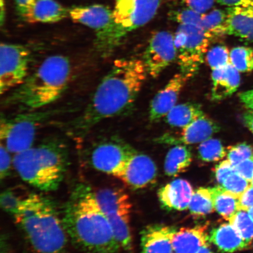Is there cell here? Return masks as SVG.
Masks as SVG:
<instances>
[{
    "label": "cell",
    "instance_id": "4",
    "mask_svg": "<svg viewBox=\"0 0 253 253\" xmlns=\"http://www.w3.org/2000/svg\"><path fill=\"white\" fill-rule=\"evenodd\" d=\"M67 57H48L23 84L10 91L3 104L23 110H36L56 102L64 93L71 74Z\"/></svg>",
    "mask_w": 253,
    "mask_h": 253
},
{
    "label": "cell",
    "instance_id": "22",
    "mask_svg": "<svg viewBox=\"0 0 253 253\" xmlns=\"http://www.w3.org/2000/svg\"><path fill=\"white\" fill-rule=\"evenodd\" d=\"M69 16V10L55 0H37L24 18L31 23H54Z\"/></svg>",
    "mask_w": 253,
    "mask_h": 253
},
{
    "label": "cell",
    "instance_id": "18",
    "mask_svg": "<svg viewBox=\"0 0 253 253\" xmlns=\"http://www.w3.org/2000/svg\"><path fill=\"white\" fill-rule=\"evenodd\" d=\"M176 230L161 224L145 227L141 232V253H173L172 239Z\"/></svg>",
    "mask_w": 253,
    "mask_h": 253
},
{
    "label": "cell",
    "instance_id": "34",
    "mask_svg": "<svg viewBox=\"0 0 253 253\" xmlns=\"http://www.w3.org/2000/svg\"><path fill=\"white\" fill-rule=\"evenodd\" d=\"M251 183L235 171L230 174L220 186L227 192L239 198L240 196L251 185Z\"/></svg>",
    "mask_w": 253,
    "mask_h": 253
},
{
    "label": "cell",
    "instance_id": "20",
    "mask_svg": "<svg viewBox=\"0 0 253 253\" xmlns=\"http://www.w3.org/2000/svg\"><path fill=\"white\" fill-rule=\"evenodd\" d=\"M208 224L193 227H183L176 230L172 239L175 253H197L203 247L210 245Z\"/></svg>",
    "mask_w": 253,
    "mask_h": 253
},
{
    "label": "cell",
    "instance_id": "30",
    "mask_svg": "<svg viewBox=\"0 0 253 253\" xmlns=\"http://www.w3.org/2000/svg\"><path fill=\"white\" fill-rule=\"evenodd\" d=\"M198 157L204 162H215L227 156V151L217 139L210 138L201 142L198 148Z\"/></svg>",
    "mask_w": 253,
    "mask_h": 253
},
{
    "label": "cell",
    "instance_id": "33",
    "mask_svg": "<svg viewBox=\"0 0 253 253\" xmlns=\"http://www.w3.org/2000/svg\"><path fill=\"white\" fill-rule=\"evenodd\" d=\"M206 59L212 71L223 68L230 63L229 50L224 45L213 46L209 49Z\"/></svg>",
    "mask_w": 253,
    "mask_h": 253
},
{
    "label": "cell",
    "instance_id": "40",
    "mask_svg": "<svg viewBox=\"0 0 253 253\" xmlns=\"http://www.w3.org/2000/svg\"><path fill=\"white\" fill-rule=\"evenodd\" d=\"M235 169L240 175L251 182L253 178V156L238 164Z\"/></svg>",
    "mask_w": 253,
    "mask_h": 253
},
{
    "label": "cell",
    "instance_id": "26",
    "mask_svg": "<svg viewBox=\"0 0 253 253\" xmlns=\"http://www.w3.org/2000/svg\"><path fill=\"white\" fill-rule=\"evenodd\" d=\"M214 210L224 219L228 220L239 209V197L227 192L219 185L210 188Z\"/></svg>",
    "mask_w": 253,
    "mask_h": 253
},
{
    "label": "cell",
    "instance_id": "10",
    "mask_svg": "<svg viewBox=\"0 0 253 253\" xmlns=\"http://www.w3.org/2000/svg\"><path fill=\"white\" fill-rule=\"evenodd\" d=\"M137 153L130 145L116 137L97 141L87 150L86 161L93 169L116 177Z\"/></svg>",
    "mask_w": 253,
    "mask_h": 253
},
{
    "label": "cell",
    "instance_id": "15",
    "mask_svg": "<svg viewBox=\"0 0 253 253\" xmlns=\"http://www.w3.org/2000/svg\"><path fill=\"white\" fill-rule=\"evenodd\" d=\"M217 123L205 115L183 128L178 136L164 134L156 139L158 143L170 145H190L201 143L220 131Z\"/></svg>",
    "mask_w": 253,
    "mask_h": 253
},
{
    "label": "cell",
    "instance_id": "1",
    "mask_svg": "<svg viewBox=\"0 0 253 253\" xmlns=\"http://www.w3.org/2000/svg\"><path fill=\"white\" fill-rule=\"evenodd\" d=\"M147 74L141 60H116L98 85L86 109L71 123L72 134L84 137L100 122L127 112L133 106Z\"/></svg>",
    "mask_w": 253,
    "mask_h": 253
},
{
    "label": "cell",
    "instance_id": "42",
    "mask_svg": "<svg viewBox=\"0 0 253 253\" xmlns=\"http://www.w3.org/2000/svg\"><path fill=\"white\" fill-rule=\"evenodd\" d=\"M37 0H15L19 14L25 18Z\"/></svg>",
    "mask_w": 253,
    "mask_h": 253
},
{
    "label": "cell",
    "instance_id": "43",
    "mask_svg": "<svg viewBox=\"0 0 253 253\" xmlns=\"http://www.w3.org/2000/svg\"><path fill=\"white\" fill-rule=\"evenodd\" d=\"M239 98L247 108L249 110H253V89L240 93Z\"/></svg>",
    "mask_w": 253,
    "mask_h": 253
},
{
    "label": "cell",
    "instance_id": "23",
    "mask_svg": "<svg viewBox=\"0 0 253 253\" xmlns=\"http://www.w3.org/2000/svg\"><path fill=\"white\" fill-rule=\"evenodd\" d=\"M210 241L219 251L224 253H232L243 251L249 245L232 224L222 223L211 229Z\"/></svg>",
    "mask_w": 253,
    "mask_h": 253
},
{
    "label": "cell",
    "instance_id": "50",
    "mask_svg": "<svg viewBox=\"0 0 253 253\" xmlns=\"http://www.w3.org/2000/svg\"><path fill=\"white\" fill-rule=\"evenodd\" d=\"M251 185L253 186V178L252 181L251 182Z\"/></svg>",
    "mask_w": 253,
    "mask_h": 253
},
{
    "label": "cell",
    "instance_id": "16",
    "mask_svg": "<svg viewBox=\"0 0 253 253\" xmlns=\"http://www.w3.org/2000/svg\"><path fill=\"white\" fill-rule=\"evenodd\" d=\"M188 79L181 73L176 74L165 87L161 90L152 100L150 107V120L157 122L176 105L177 101L183 86Z\"/></svg>",
    "mask_w": 253,
    "mask_h": 253
},
{
    "label": "cell",
    "instance_id": "11",
    "mask_svg": "<svg viewBox=\"0 0 253 253\" xmlns=\"http://www.w3.org/2000/svg\"><path fill=\"white\" fill-rule=\"evenodd\" d=\"M31 52L20 44L3 43L0 46V93L14 89L28 77Z\"/></svg>",
    "mask_w": 253,
    "mask_h": 253
},
{
    "label": "cell",
    "instance_id": "37",
    "mask_svg": "<svg viewBox=\"0 0 253 253\" xmlns=\"http://www.w3.org/2000/svg\"><path fill=\"white\" fill-rule=\"evenodd\" d=\"M11 153L4 145L1 144L0 147V178L4 179L9 176L11 169L13 166V159Z\"/></svg>",
    "mask_w": 253,
    "mask_h": 253
},
{
    "label": "cell",
    "instance_id": "32",
    "mask_svg": "<svg viewBox=\"0 0 253 253\" xmlns=\"http://www.w3.org/2000/svg\"><path fill=\"white\" fill-rule=\"evenodd\" d=\"M244 241L249 245L253 240V220L246 211L239 210L229 220Z\"/></svg>",
    "mask_w": 253,
    "mask_h": 253
},
{
    "label": "cell",
    "instance_id": "29",
    "mask_svg": "<svg viewBox=\"0 0 253 253\" xmlns=\"http://www.w3.org/2000/svg\"><path fill=\"white\" fill-rule=\"evenodd\" d=\"M227 12L220 9L204 14L202 28L210 33L213 38L227 35Z\"/></svg>",
    "mask_w": 253,
    "mask_h": 253
},
{
    "label": "cell",
    "instance_id": "48",
    "mask_svg": "<svg viewBox=\"0 0 253 253\" xmlns=\"http://www.w3.org/2000/svg\"><path fill=\"white\" fill-rule=\"evenodd\" d=\"M4 0H1V5H0V6H1V24H2V23H3V20H4V14H5V12H4Z\"/></svg>",
    "mask_w": 253,
    "mask_h": 253
},
{
    "label": "cell",
    "instance_id": "27",
    "mask_svg": "<svg viewBox=\"0 0 253 253\" xmlns=\"http://www.w3.org/2000/svg\"><path fill=\"white\" fill-rule=\"evenodd\" d=\"M30 194L31 193L23 186H16L5 189L0 196V205L2 210L14 216Z\"/></svg>",
    "mask_w": 253,
    "mask_h": 253
},
{
    "label": "cell",
    "instance_id": "39",
    "mask_svg": "<svg viewBox=\"0 0 253 253\" xmlns=\"http://www.w3.org/2000/svg\"><path fill=\"white\" fill-rule=\"evenodd\" d=\"M192 9L200 14L205 12L212 8L215 0H178Z\"/></svg>",
    "mask_w": 253,
    "mask_h": 253
},
{
    "label": "cell",
    "instance_id": "38",
    "mask_svg": "<svg viewBox=\"0 0 253 253\" xmlns=\"http://www.w3.org/2000/svg\"><path fill=\"white\" fill-rule=\"evenodd\" d=\"M236 171L235 167L230 163L228 160L221 161L213 169L215 178L218 183V185L220 186L224 180L228 177L230 174Z\"/></svg>",
    "mask_w": 253,
    "mask_h": 253
},
{
    "label": "cell",
    "instance_id": "24",
    "mask_svg": "<svg viewBox=\"0 0 253 253\" xmlns=\"http://www.w3.org/2000/svg\"><path fill=\"white\" fill-rule=\"evenodd\" d=\"M204 115L200 104L186 103L177 104L167 114L166 120L170 126L183 128Z\"/></svg>",
    "mask_w": 253,
    "mask_h": 253
},
{
    "label": "cell",
    "instance_id": "35",
    "mask_svg": "<svg viewBox=\"0 0 253 253\" xmlns=\"http://www.w3.org/2000/svg\"><path fill=\"white\" fill-rule=\"evenodd\" d=\"M253 156V148L246 143L239 144L229 148L227 151V160L236 167L248 158Z\"/></svg>",
    "mask_w": 253,
    "mask_h": 253
},
{
    "label": "cell",
    "instance_id": "44",
    "mask_svg": "<svg viewBox=\"0 0 253 253\" xmlns=\"http://www.w3.org/2000/svg\"><path fill=\"white\" fill-rule=\"evenodd\" d=\"M217 2L228 7H239L249 4L253 0H216Z\"/></svg>",
    "mask_w": 253,
    "mask_h": 253
},
{
    "label": "cell",
    "instance_id": "46",
    "mask_svg": "<svg viewBox=\"0 0 253 253\" xmlns=\"http://www.w3.org/2000/svg\"><path fill=\"white\" fill-rule=\"evenodd\" d=\"M9 243L7 239L4 236V238L1 237V253H8Z\"/></svg>",
    "mask_w": 253,
    "mask_h": 253
},
{
    "label": "cell",
    "instance_id": "17",
    "mask_svg": "<svg viewBox=\"0 0 253 253\" xmlns=\"http://www.w3.org/2000/svg\"><path fill=\"white\" fill-rule=\"evenodd\" d=\"M194 192L191 183L185 179H178L159 189L158 197L165 210L183 211L188 209Z\"/></svg>",
    "mask_w": 253,
    "mask_h": 253
},
{
    "label": "cell",
    "instance_id": "45",
    "mask_svg": "<svg viewBox=\"0 0 253 253\" xmlns=\"http://www.w3.org/2000/svg\"><path fill=\"white\" fill-rule=\"evenodd\" d=\"M244 121L245 125L253 134V110H249L245 113Z\"/></svg>",
    "mask_w": 253,
    "mask_h": 253
},
{
    "label": "cell",
    "instance_id": "47",
    "mask_svg": "<svg viewBox=\"0 0 253 253\" xmlns=\"http://www.w3.org/2000/svg\"><path fill=\"white\" fill-rule=\"evenodd\" d=\"M197 253H214L210 248V245H207L201 248Z\"/></svg>",
    "mask_w": 253,
    "mask_h": 253
},
{
    "label": "cell",
    "instance_id": "3",
    "mask_svg": "<svg viewBox=\"0 0 253 253\" xmlns=\"http://www.w3.org/2000/svg\"><path fill=\"white\" fill-rule=\"evenodd\" d=\"M13 217L35 252H65L69 238L62 215L51 199L31 193Z\"/></svg>",
    "mask_w": 253,
    "mask_h": 253
},
{
    "label": "cell",
    "instance_id": "31",
    "mask_svg": "<svg viewBox=\"0 0 253 253\" xmlns=\"http://www.w3.org/2000/svg\"><path fill=\"white\" fill-rule=\"evenodd\" d=\"M230 61L239 72H250L253 70V49L240 46L234 47L230 52Z\"/></svg>",
    "mask_w": 253,
    "mask_h": 253
},
{
    "label": "cell",
    "instance_id": "2",
    "mask_svg": "<svg viewBox=\"0 0 253 253\" xmlns=\"http://www.w3.org/2000/svg\"><path fill=\"white\" fill-rule=\"evenodd\" d=\"M62 215L68 238L82 253H118L122 249L89 186L75 188Z\"/></svg>",
    "mask_w": 253,
    "mask_h": 253
},
{
    "label": "cell",
    "instance_id": "13",
    "mask_svg": "<svg viewBox=\"0 0 253 253\" xmlns=\"http://www.w3.org/2000/svg\"><path fill=\"white\" fill-rule=\"evenodd\" d=\"M176 58L174 36L166 31H158L151 37L144 56L148 74L156 78Z\"/></svg>",
    "mask_w": 253,
    "mask_h": 253
},
{
    "label": "cell",
    "instance_id": "12",
    "mask_svg": "<svg viewBox=\"0 0 253 253\" xmlns=\"http://www.w3.org/2000/svg\"><path fill=\"white\" fill-rule=\"evenodd\" d=\"M161 0H116L113 12L120 42L128 33L153 20Z\"/></svg>",
    "mask_w": 253,
    "mask_h": 253
},
{
    "label": "cell",
    "instance_id": "41",
    "mask_svg": "<svg viewBox=\"0 0 253 253\" xmlns=\"http://www.w3.org/2000/svg\"><path fill=\"white\" fill-rule=\"evenodd\" d=\"M253 207V186L251 185L239 198V210L248 211Z\"/></svg>",
    "mask_w": 253,
    "mask_h": 253
},
{
    "label": "cell",
    "instance_id": "8",
    "mask_svg": "<svg viewBox=\"0 0 253 253\" xmlns=\"http://www.w3.org/2000/svg\"><path fill=\"white\" fill-rule=\"evenodd\" d=\"M213 37L200 27L179 24L174 35L176 58L181 74L188 79L197 74Z\"/></svg>",
    "mask_w": 253,
    "mask_h": 253
},
{
    "label": "cell",
    "instance_id": "14",
    "mask_svg": "<svg viewBox=\"0 0 253 253\" xmlns=\"http://www.w3.org/2000/svg\"><path fill=\"white\" fill-rule=\"evenodd\" d=\"M157 177V168L147 155L136 153L116 176L132 189L137 190L154 184Z\"/></svg>",
    "mask_w": 253,
    "mask_h": 253
},
{
    "label": "cell",
    "instance_id": "49",
    "mask_svg": "<svg viewBox=\"0 0 253 253\" xmlns=\"http://www.w3.org/2000/svg\"><path fill=\"white\" fill-rule=\"evenodd\" d=\"M248 212L249 214V216H251L252 220H253V207L249 209V210L248 211Z\"/></svg>",
    "mask_w": 253,
    "mask_h": 253
},
{
    "label": "cell",
    "instance_id": "51",
    "mask_svg": "<svg viewBox=\"0 0 253 253\" xmlns=\"http://www.w3.org/2000/svg\"></svg>",
    "mask_w": 253,
    "mask_h": 253
},
{
    "label": "cell",
    "instance_id": "6",
    "mask_svg": "<svg viewBox=\"0 0 253 253\" xmlns=\"http://www.w3.org/2000/svg\"><path fill=\"white\" fill-rule=\"evenodd\" d=\"M95 199L109 220L121 248L131 251L132 239L130 227L131 204L124 190L106 187L93 190Z\"/></svg>",
    "mask_w": 253,
    "mask_h": 253
},
{
    "label": "cell",
    "instance_id": "19",
    "mask_svg": "<svg viewBox=\"0 0 253 253\" xmlns=\"http://www.w3.org/2000/svg\"><path fill=\"white\" fill-rule=\"evenodd\" d=\"M226 12L227 35L253 42V0L245 5L229 7Z\"/></svg>",
    "mask_w": 253,
    "mask_h": 253
},
{
    "label": "cell",
    "instance_id": "7",
    "mask_svg": "<svg viewBox=\"0 0 253 253\" xmlns=\"http://www.w3.org/2000/svg\"><path fill=\"white\" fill-rule=\"evenodd\" d=\"M69 16L75 23L94 30L96 48L102 55L108 56L120 43L113 10L107 6H78L69 9Z\"/></svg>",
    "mask_w": 253,
    "mask_h": 253
},
{
    "label": "cell",
    "instance_id": "5",
    "mask_svg": "<svg viewBox=\"0 0 253 253\" xmlns=\"http://www.w3.org/2000/svg\"><path fill=\"white\" fill-rule=\"evenodd\" d=\"M69 164V150L58 138L47 139L36 146L14 155L13 167L28 184L45 192L61 185Z\"/></svg>",
    "mask_w": 253,
    "mask_h": 253
},
{
    "label": "cell",
    "instance_id": "25",
    "mask_svg": "<svg viewBox=\"0 0 253 253\" xmlns=\"http://www.w3.org/2000/svg\"><path fill=\"white\" fill-rule=\"evenodd\" d=\"M192 161L191 150L185 145H176L167 155L164 170L168 176L178 175L187 169Z\"/></svg>",
    "mask_w": 253,
    "mask_h": 253
},
{
    "label": "cell",
    "instance_id": "36",
    "mask_svg": "<svg viewBox=\"0 0 253 253\" xmlns=\"http://www.w3.org/2000/svg\"><path fill=\"white\" fill-rule=\"evenodd\" d=\"M204 14H200L189 8L174 13V19L179 24H191L202 28Z\"/></svg>",
    "mask_w": 253,
    "mask_h": 253
},
{
    "label": "cell",
    "instance_id": "28",
    "mask_svg": "<svg viewBox=\"0 0 253 253\" xmlns=\"http://www.w3.org/2000/svg\"><path fill=\"white\" fill-rule=\"evenodd\" d=\"M188 210L193 216L202 217L213 212L214 210L210 188L201 187L192 195Z\"/></svg>",
    "mask_w": 253,
    "mask_h": 253
},
{
    "label": "cell",
    "instance_id": "21",
    "mask_svg": "<svg viewBox=\"0 0 253 253\" xmlns=\"http://www.w3.org/2000/svg\"><path fill=\"white\" fill-rule=\"evenodd\" d=\"M211 79V99L213 101H220L230 96L236 92L240 84L239 72L230 63L212 71Z\"/></svg>",
    "mask_w": 253,
    "mask_h": 253
},
{
    "label": "cell",
    "instance_id": "9",
    "mask_svg": "<svg viewBox=\"0 0 253 253\" xmlns=\"http://www.w3.org/2000/svg\"><path fill=\"white\" fill-rule=\"evenodd\" d=\"M53 111L20 114L13 117H1L0 138L1 144L14 155L34 146L38 129L47 121Z\"/></svg>",
    "mask_w": 253,
    "mask_h": 253
}]
</instances>
